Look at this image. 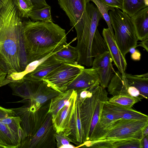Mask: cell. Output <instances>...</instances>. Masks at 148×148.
Listing matches in <instances>:
<instances>
[{
	"mask_svg": "<svg viewBox=\"0 0 148 148\" xmlns=\"http://www.w3.org/2000/svg\"><path fill=\"white\" fill-rule=\"evenodd\" d=\"M23 22L13 0H8L0 11V63L5 79L24 71L28 65Z\"/></svg>",
	"mask_w": 148,
	"mask_h": 148,
	"instance_id": "obj_1",
	"label": "cell"
},
{
	"mask_svg": "<svg viewBox=\"0 0 148 148\" xmlns=\"http://www.w3.org/2000/svg\"><path fill=\"white\" fill-rule=\"evenodd\" d=\"M23 33L28 64L55 53L67 43L65 29L52 22H23Z\"/></svg>",
	"mask_w": 148,
	"mask_h": 148,
	"instance_id": "obj_2",
	"label": "cell"
},
{
	"mask_svg": "<svg viewBox=\"0 0 148 148\" xmlns=\"http://www.w3.org/2000/svg\"><path fill=\"white\" fill-rule=\"evenodd\" d=\"M102 17L97 7L89 2L80 20L74 26L77 40V62L80 65L91 66L95 58L108 51L106 43L97 28Z\"/></svg>",
	"mask_w": 148,
	"mask_h": 148,
	"instance_id": "obj_3",
	"label": "cell"
},
{
	"mask_svg": "<svg viewBox=\"0 0 148 148\" xmlns=\"http://www.w3.org/2000/svg\"><path fill=\"white\" fill-rule=\"evenodd\" d=\"M91 91L90 95L82 100H78L84 143L97 139L103 108L109 99L105 89L100 85Z\"/></svg>",
	"mask_w": 148,
	"mask_h": 148,
	"instance_id": "obj_4",
	"label": "cell"
},
{
	"mask_svg": "<svg viewBox=\"0 0 148 148\" xmlns=\"http://www.w3.org/2000/svg\"><path fill=\"white\" fill-rule=\"evenodd\" d=\"M8 85L12 90V95L23 99L17 102L34 106L37 110L61 93L52 88L44 80L34 79L26 75Z\"/></svg>",
	"mask_w": 148,
	"mask_h": 148,
	"instance_id": "obj_5",
	"label": "cell"
},
{
	"mask_svg": "<svg viewBox=\"0 0 148 148\" xmlns=\"http://www.w3.org/2000/svg\"><path fill=\"white\" fill-rule=\"evenodd\" d=\"M109 14L114 31L115 40L121 52L125 57L131 48L138 46L134 24L131 17L119 8L110 10Z\"/></svg>",
	"mask_w": 148,
	"mask_h": 148,
	"instance_id": "obj_6",
	"label": "cell"
},
{
	"mask_svg": "<svg viewBox=\"0 0 148 148\" xmlns=\"http://www.w3.org/2000/svg\"><path fill=\"white\" fill-rule=\"evenodd\" d=\"M20 123L12 109L0 106V148H19L26 137Z\"/></svg>",
	"mask_w": 148,
	"mask_h": 148,
	"instance_id": "obj_7",
	"label": "cell"
},
{
	"mask_svg": "<svg viewBox=\"0 0 148 148\" xmlns=\"http://www.w3.org/2000/svg\"><path fill=\"white\" fill-rule=\"evenodd\" d=\"M147 125L148 121L119 119L102 128L97 140L127 139L141 140L143 138V130Z\"/></svg>",
	"mask_w": 148,
	"mask_h": 148,
	"instance_id": "obj_8",
	"label": "cell"
},
{
	"mask_svg": "<svg viewBox=\"0 0 148 148\" xmlns=\"http://www.w3.org/2000/svg\"><path fill=\"white\" fill-rule=\"evenodd\" d=\"M51 100L35 111L30 110L24 104L12 108L20 119L21 126L26 136L25 139L33 136L43 123L48 113Z\"/></svg>",
	"mask_w": 148,
	"mask_h": 148,
	"instance_id": "obj_9",
	"label": "cell"
},
{
	"mask_svg": "<svg viewBox=\"0 0 148 148\" xmlns=\"http://www.w3.org/2000/svg\"><path fill=\"white\" fill-rule=\"evenodd\" d=\"M84 66L77 63L64 62L45 76L43 79L52 88L62 93L79 74Z\"/></svg>",
	"mask_w": 148,
	"mask_h": 148,
	"instance_id": "obj_10",
	"label": "cell"
},
{
	"mask_svg": "<svg viewBox=\"0 0 148 148\" xmlns=\"http://www.w3.org/2000/svg\"><path fill=\"white\" fill-rule=\"evenodd\" d=\"M56 132L51 114L48 113L42 125L32 137L21 143L19 148H56Z\"/></svg>",
	"mask_w": 148,
	"mask_h": 148,
	"instance_id": "obj_11",
	"label": "cell"
},
{
	"mask_svg": "<svg viewBox=\"0 0 148 148\" xmlns=\"http://www.w3.org/2000/svg\"><path fill=\"white\" fill-rule=\"evenodd\" d=\"M120 119L148 121V116L132 108H127L110 103L106 101L102 112L100 129Z\"/></svg>",
	"mask_w": 148,
	"mask_h": 148,
	"instance_id": "obj_12",
	"label": "cell"
},
{
	"mask_svg": "<svg viewBox=\"0 0 148 148\" xmlns=\"http://www.w3.org/2000/svg\"><path fill=\"white\" fill-rule=\"evenodd\" d=\"M99 85V79L97 69L92 67L84 68L68 86L66 90H73L77 92L85 90L91 91Z\"/></svg>",
	"mask_w": 148,
	"mask_h": 148,
	"instance_id": "obj_13",
	"label": "cell"
},
{
	"mask_svg": "<svg viewBox=\"0 0 148 148\" xmlns=\"http://www.w3.org/2000/svg\"><path fill=\"white\" fill-rule=\"evenodd\" d=\"M112 59L109 51L95 58L92 67L97 69L100 86L107 87L115 72L112 64Z\"/></svg>",
	"mask_w": 148,
	"mask_h": 148,
	"instance_id": "obj_14",
	"label": "cell"
},
{
	"mask_svg": "<svg viewBox=\"0 0 148 148\" xmlns=\"http://www.w3.org/2000/svg\"><path fill=\"white\" fill-rule=\"evenodd\" d=\"M64 134L69 138L77 145L81 147L84 142V136L81 120L79 103L77 97L74 110L68 127L63 132Z\"/></svg>",
	"mask_w": 148,
	"mask_h": 148,
	"instance_id": "obj_15",
	"label": "cell"
},
{
	"mask_svg": "<svg viewBox=\"0 0 148 148\" xmlns=\"http://www.w3.org/2000/svg\"><path fill=\"white\" fill-rule=\"evenodd\" d=\"M60 8L68 17L71 26L74 27L80 20L88 0H58Z\"/></svg>",
	"mask_w": 148,
	"mask_h": 148,
	"instance_id": "obj_16",
	"label": "cell"
},
{
	"mask_svg": "<svg viewBox=\"0 0 148 148\" xmlns=\"http://www.w3.org/2000/svg\"><path fill=\"white\" fill-rule=\"evenodd\" d=\"M142 140L134 139L99 140L86 142L84 144L83 147L99 148H142Z\"/></svg>",
	"mask_w": 148,
	"mask_h": 148,
	"instance_id": "obj_17",
	"label": "cell"
},
{
	"mask_svg": "<svg viewBox=\"0 0 148 148\" xmlns=\"http://www.w3.org/2000/svg\"><path fill=\"white\" fill-rule=\"evenodd\" d=\"M102 35L114 64L119 71L124 75L127 65L125 57L121 52L108 28L103 29Z\"/></svg>",
	"mask_w": 148,
	"mask_h": 148,
	"instance_id": "obj_18",
	"label": "cell"
},
{
	"mask_svg": "<svg viewBox=\"0 0 148 148\" xmlns=\"http://www.w3.org/2000/svg\"><path fill=\"white\" fill-rule=\"evenodd\" d=\"M77 95L76 92L52 119L56 132H63L68 127L74 110Z\"/></svg>",
	"mask_w": 148,
	"mask_h": 148,
	"instance_id": "obj_19",
	"label": "cell"
},
{
	"mask_svg": "<svg viewBox=\"0 0 148 148\" xmlns=\"http://www.w3.org/2000/svg\"><path fill=\"white\" fill-rule=\"evenodd\" d=\"M53 54L40 63L33 71L25 75L34 79L42 80L64 62L56 59Z\"/></svg>",
	"mask_w": 148,
	"mask_h": 148,
	"instance_id": "obj_20",
	"label": "cell"
},
{
	"mask_svg": "<svg viewBox=\"0 0 148 148\" xmlns=\"http://www.w3.org/2000/svg\"><path fill=\"white\" fill-rule=\"evenodd\" d=\"M138 40L148 38V7L140 10L131 17Z\"/></svg>",
	"mask_w": 148,
	"mask_h": 148,
	"instance_id": "obj_21",
	"label": "cell"
},
{
	"mask_svg": "<svg viewBox=\"0 0 148 148\" xmlns=\"http://www.w3.org/2000/svg\"><path fill=\"white\" fill-rule=\"evenodd\" d=\"M129 86L125 75H123L119 71H115L108 86V91L113 96L118 95L130 96L128 93Z\"/></svg>",
	"mask_w": 148,
	"mask_h": 148,
	"instance_id": "obj_22",
	"label": "cell"
},
{
	"mask_svg": "<svg viewBox=\"0 0 148 148\" xmlns=\"http://www.w3.org/2000/svg\"><path fill=\"white\" fill-rule=\"evenodd\" d=\"M125 76L130 86L135 87L143 97L148 96V73L141 75H133L125 72Z\"/></svg>",
	"mask_w": 148,
	"mask_h": 148,
	"instance_id": "obj_23",
	"label": "cell"
},
{
	"mask_svg": "<svg viewBox=\"0 0 148 148\" xmlns=\"http://www.w3.org/2000/svg\"><path fill=\"white\" fill-rule=\"evenodd\" d=\"M76 93V91L73 90H66L51 99L48 113L51 114L52 119Z\"/></svg>",
	"mask_w": 148,
	"mask_h": 148,
	"instance_id": "obj_24",
	"label": "cell"
},
{
	"mask_svg": "<svg viewBox=\"0 0 148 148\" xmlns=\"http://www.w3.org/2000/svg\"><path fill=\"white\" fill-rule=\"evenodd\" d=\"M70 43H67L60 49L55 52L53 55L56 59L64 62L70 64L77 63V51L76 47L71 46Z\"/></svg>",
	"mask_w": 148,
	"mask_h": 148,
	"instance_id": "obj_25",
	"label": "cell"
},
{
	"mask_svg": "<svg viewBox=\"0 0 148 148\" xmlns=\"http://www.w3.org/2000/svg\"><path fill=\"white\" fill-rule=\"evenodd\" d=\"M148 6V0H123L121 10L131 17Z\"/></svg>",
	"mask_w": 148,
	"mask_h": 148,
	"instance_id": "obj_26",
	"label": "cell"
},
{
	"mask_svg": "<svg viewBox=\"0 0 148 148\" xmlns=\"http://www.w3.org/2000/svg\"><path fill=\"white\" fill-rule=\"evenodd\" d=\"M141 101V99L139 98L125 95H118L109 98L108 101L112 104L123 108H132L134 104Z\"/></svg>",
	"mask_w": 148,
	"mask_h": 148,
	"instance_id": "obj_27",
	"label": "cell"
},
{
	"mask_svg": "<svg viewBox=\"0 0 148 148\" xmlns=\"http://www.w3.org/2000/svg\"><path fill=\"white\" fill-rule=\"evenodd\" d=\"M51 9V6L49 5L40 8L33 9L29 18L33 22L41 21L45 22H52Z\"/></svg>",
	"mask_w": 148,
	"mask_h": 148,
	"instance_id": "obj_28",
	"label": "cell"
},
{
	"mask_svg": "<svg viewBox=\"0 0 148 148\" xmlns=\"http://www.w3.org/2000/svg\"><path fill=\"white\" fill-rule=\"evenodd\" d=\"M95 3L99 11L102 15L103 18L106 21L108 28L111 32L112 34L115 39L113 29L112 26L110 17L108 14V11L114 10L115 8L105 3L100 0H88Z\"/></svg>",
	"mask_w": 148,
	"mask_h": 148,
	"instance_id": "obj_29",
	"label": "cell"
},
{
	"mask_svg": "<svg viewBox=\"0 0 148 148\" xmlns=\"http://www.w3.org/2000/svg\"><path fill=\"white\" fill-rule=\"evenodd\" d=\"M21 17L29 18V15L34 5L31 0H13Z\"/></svg>",
	"mask_w": 148,
	"mask_h": 148,
	"instance_id": "obj_30",
	"label": "cell"
},
{
	"mask_svg": "<svg viewBox=\"0 0 148 148\" xmlns=\"http://www.w3.org/2000/svg\"><path fill=\"white\" fill-rule=\"evenodd\" d=\"M55 136L57 148L76 147L70 144V143L72 142L71 140L67 136H65L63 132H56Z\"/></svg>",
	"mask_w": 148,
	"mask_h": 148,
	"instance_id": "obj_31",
	"label": "cell"
},
{
	"mask_svg": "<svg viewBox=\"0 0 148 148\" xmlns=\"http://www.w3.org/2000/svg\"><path fill=\"white\" fill-rule=\"evenodd\" d=\"M107 5L114 8L122 9L123 0H100Z\"/></svg>",
	"mask_w": 148,
	"mask_h": 148,
	"instance_id": "obj_32",
	"label": "cell"
},
{
	"mask_svg": "<svg viewBox=\"0 0 148 148\" xmlns=\"http://www.w3.org/2000/svg\"><path fill=\"white\" fill-rule=\"evenodd\" d=\"M128 93L132 97L139 98L141 99L143 98L138 90L134 86L130 85L128 89Z\"/></svg>",
	"mask_w": 148,
	"mask_h": 148,
	"instance_id": "obj_33",
	"label": "cell"
},
{
	"mask_svg": "<svg viewBox=\"0 0 148 148\" xmlns=\"http://www.w3.org/2000/svg\"><path fill=\"white\" fill-rule=\"evenodd\" d=\"M34 7L33 9H39L48 6L46 0H31Z\"/></svg>",
	"mask_w": 148,
	"mask_h": 148,
	"instance_id": "obj_34",
	"label": "cell"
},
{
	"mask_svg": "<svg viewBox=\"0 0 148 148\" xmlns=\"http://www.w3.org/2000/svg\"><path fill=\"white\" fill-rule=\"evenodd\" d=\"M7 75L6 71L0 63V86L5 79Z\"/></svg>",
	"mask_w": 148,
	"mask_h": 148,
	"instance_id": "obj_35",
	"label": "cell"
},
{
	"mask_svg": "<svg viewBox=\"0 0 148 148\" xmlns=\"http://www.w3.org/2000/svg\"><path fill=\"white\" fill-rule=\"evenodd\" d=\"M141 54L138 50L135 51L131 55V58L132 60L135 61H139L141 58Z\"/></svg>",
	"mask_w": 148,
	"mask_h": 148,
	"instance_id": "obj_36",
	"label": "cell"
},
{
	"mask_svg": "<svg viewBox=\"0 0 148 148\" xmlns=\"http://www.w3.org/2000/svg\"><path fill=\"white\" fill-rule=\"evenodd\" d=\"M140 43L138 46L142 47L144 48L146 51L148 52V38H147L143 40Z\"/></svg>",
	"mask_w": 148,
	"mask_h": 148,
	"instance_id": "obj_37",
	"label": "cell"
},
{
	"mask_svg": "<svg viewBox=\"0 0 148 148\" xmlns=\"http://www.w3.org/2000/svg\"><path fill=\"white\" fill-rule=\"evenodd\" d=\"M142 148H148V135L144 137L142 140Z\"/></svg>",
	"mask_w": 148,
	"mask_h": 148,
	"instance_id": "obj_38",
	"label": "cell"
},
{
	"mask_svg": "<svg viewBox=\"0 0 148 148\" xmlns=\"http://www.w3.org/2000/svg\"><path fill=\"white\" fill-rule=\"evenodd\" d=\"M142 133L143 138L148 135V125L146 126L143 130Z\"/></svg>",
	"mask_w": 148,
	"mask_h": 148,
	"instance_id": "obj_39",
	"label": "cell"
},
{
	"mask_svg": "<svg viewBox=\"0 0 148 148\" xmlns=\"http://www.w3.org/2000/svg\"><path fill=\"white\" fill-rule=\"evenodd\" d=\"M8 0H0V11Z\"/></svg>",
	"mask_w": 148,
	"mask_h": 148,
	"instance_id": "obj_40",
	"label": "cell"
},
{
	"mask_svg": "<svg viewBox=\"0 0 148 148\" xmlns=\"http://www.w3.org/2000/svg\"><path fill=\"white\" fill-rule=\"evenodd\" d=\"M135 50V48H132L129 50V51H130L132 53H133Z\"/></svg>",
	"mask_w": 148,
	"mask_h": 148,
	"instance_id": "obj_41",
	"label": "cell"
}]
</instances>
